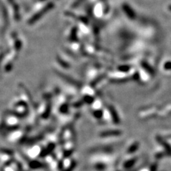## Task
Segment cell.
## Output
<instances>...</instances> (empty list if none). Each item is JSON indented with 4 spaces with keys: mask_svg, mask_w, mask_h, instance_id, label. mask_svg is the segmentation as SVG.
<instances>
[{
    "mask_svg": "<svg viewBox=\"0 0 171 171\" xmlns=\"http://www.w3.org/2000/svg\"><path fill=\"white\" fill-rule=\"evenodd\" d=\"M136 162V158H133V159H131V160H130L129 161H128L126 162V167H131L132 166L135 164V162Z\"/></svg>",
    "mask_w": 171,
    "mask_h": 171,
    "instance_id": "cell-4",
    "label": "cell"
},
{
    "mask_svg": "<svg viewBox=\"0 0 171 171\" xmlns=\"http://www.w3.org/2000/svg\"><path fill=\"white\" fill-rule=\"evenodd\" d=\"M141 66H142V67L144 68L145 71H147V72L149 73L150 75L153 76V75L155 74V71H154L153 68H152L151 66H150V65L148 64L147 62H145V61H142Z\"/></svg>",
    "mask_w": 171,
    "mask_h": 171,
    "instance_id": "cell-2",
    "label": "cell"
},
{
    "mask_svg": "<svg viewBox=\"0 0 171 171\" xmlns=\"http://www.w3.org/2000/svg\"><path fill=\"white\" fill-rule=\"evenodd\" d=\"M168 9L170 10V11H171V4H170V5H169V6H168Z\"/></svg>",
    "mask_w": 171,
    "mask_h": 171,
    "instance_id": "cell-7",
    "label": "cell"
},
{
    "mask_svg": "<svg viewBox=\"0 0 171 171\" xmlns=\"http://www.w3.org/2000/svg\"><path fill=\"white\" fill-rule=\"evenodd\" d=\"M167 155V154L166 153H158L156 155V158H162V157H164V156H165V155Z\"/></svg>",
    "mask_w": 171,
    "mask_h": 171,
    "instance_id": "cell-6",
    "label": "cell"
},
{
    "mask_svg": "<svg viewBox=\"0 0 171 171\" xmlns=\"http://www.w3.org/2000/svg\"><path fill=\"white\" fill-rule=\"evenodd\" d=\"M124 9L125 12L127 14V15L129 18L135 19V17H136V14H135L134 11H133L132 9L130 7L128 4H124Z\"/></svg>",
    "mask_w": 171,
    "mask_h": 171,
    "instance_id": "cell-1",
    "label": "cell"
},
{
    "mask_svg": "<svg viewBox=\"0 0 171 171\" xmlns=\"http://www.w3.org/2000/svg\"><path fill=\"white\" fill-rule=\"evenodd\" d=\"M164 68L165 70H167V71H170L171 70V61H167V62L165 63L164 64Z\"/></svg>",
    "mask_w": 171,
    "mask_h": 171,
    "instance_id": "cell-5",
    "label": "cell"
},
{
    "mask_svg": "<svg viewBox=\"0 0 171 171\" xmlns=\"http://www.w3.org/2000/svg\"><path fill=\"white\" fill-rule=\"evenodd\" d=\"M138 147H139V143H138V142H136L134 144H133L131 147H130V148L128 149V153H134L135 151H136V150L138 149Z\"/></svg>",
    "mask_w": 171,
    "mask_h": 171,
    "instance_id": "cell-3",
    "label": "cell"
}]
</instances>
